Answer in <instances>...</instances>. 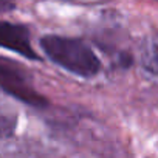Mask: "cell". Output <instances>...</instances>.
Returning <instances> with one entry per match:
<instances>
[{
	"label": "cell",
	"instance_id": "6da1fadb",
	"mask_svg": "<svg viewBox=\"0 0 158 158\" xmlns=\"http://www.w3.org/2000/svg\"><path fill=\"white\" fill-rule=\"evenodd\" d=\"M40 47L50 60L76 76L93 77L101 70L99 57L81 39L48 34L40 39Z\"/></svg>",
	"mask_w": 158,
	"mask_h": 158
},
{
	"label": "cell",
	"instance_id": "7a4b0ae2",
	"mask_svg": "<svg viewBox=\"0 0 158 158\" xmlns=\"http://www.w3.org/2000/svg\"><path fill=\"white\" fill-rule=\"evenodd\" d=\"M0 89L30 107L44 109L48 106V99L36 90L27 67L5 56H0Z\"/></svg>",
	"mask_w": 158,
	"mask_h": 158
},
{
	"label": "cell",
	"instance_id": "3957f363",
	"mask_svg": "<svg viewBox=\"0 0 158 158\" xmlns=\"http://www.w3.org/2000/svg\"><path fill=\"white\" fill-rule=\"evenodd\" d=\"M0 48L11 50L30 60L40 59L31 45L28 27H25L22 23L0 20Z\"/></svg>",
	"mask_w": 158,
	"mask_h": 158
},
{
	"label": "cell",
	"instance_id": "277c9868",
	"mask_svg": "<svg viewBox=\"0 0 158 158\" xmlns=\"http://www.w3.org/2000/svg\"><path fill=\"white\" fill-rule=\"evenodd\" d=\"M141 64L143 67L152 73L158 76V34L155 36H147L141 45Z\"/></svg>",
	"mask_w": 158,
	"mask_h": 158
},
{
	"label": "cell",
	"instance_id": "5b68a950",
	"mask_svg": "<svg viewBox=\"0 0 158 158\" xmlns=\"http://www.w3.org/2000/svg\"><path fill=\"white\" fill-rule=\"evenodd\" d=\"M17 129V116L0 112V139L11 138Z\"/></svg>",
	"mask_w": 158,
	"mask_h": 158
},
{
	"label": "cell",
	"instance_id": "8992f818",
	"mask_svg": "<svg viewBox=\"0 0 158 158\" xmlns=\"http://www.w3.org/2000/svg\"><path fill=\"white\" fill-rule=\"evenodd\" d=\"M16 5L14 3H10V2H3V0H0V14L2 13H8L11 10H14Z\"/></svg>",
	"mask_w": 158,
	"mask_h": 158
}]
</instances>
